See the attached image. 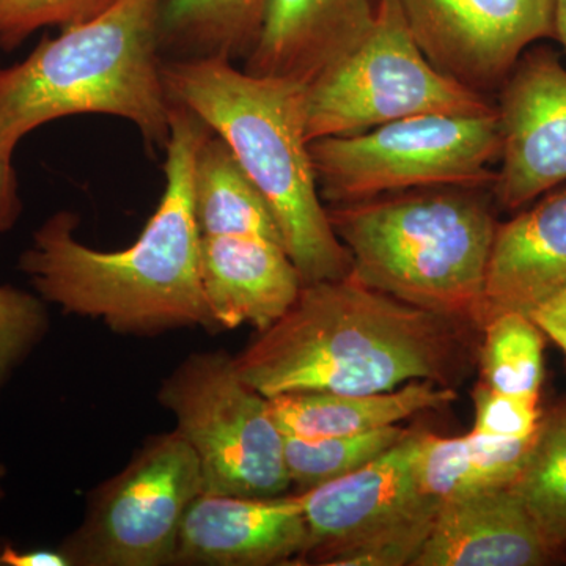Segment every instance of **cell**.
Listing matches in <instances>:
<instances>
[{
	"label": "cell",
	"mask_w": 566,
	"mask_h": 566,
	"mask_svg": "<svg viewBox=\"0 0 566 566\" xmlns=\"http://www.w3.org/2000/svg\"><path fill=\"white\" fill-rule=\"evenodd\" d=\"M474 324L423 311L357 281L304 283L296 303L233 357L266 398L389 392L411 381L455 387L479 349Z\"/></svg>",
	"instance_id": "obj_1"
},
{
	"label": "cell",
	"mask_w": 566,
	"mask_h": 566,
	"mask_svg": "<svg viewBox=\"0 0 566 566\" xmlns=\"http://www.w3.org/2000/svg\"><path fill=\"white\" fill-rule=\"evenodd\" d=\"M210 128L172 103L166 145V188L139 240L122 251H96L77 240L80 216L59 211L21 253V273L36 294L65 314L98 319L112 333L150 337L205 327L216 331L200 279V233L192 174Z\"/></svg>",
	"instance_id": "obj_2"
},
{
	"label": "cell",
	"mask_w": 566,
	"mask_h": 566,
	"mask_svg": "<svg viewBox=\"0 0 566 566\" xmlns=\"http://www.w3.org/2000/svg\"><path fill=\"white\" fill-rule=\"evenodd\" d=\"M161 73L170 103L218 134L262 193L303 282L352 273V255L335 234L316 185L304 84L256 76L222 57L167 59Z\"/></svg>",
	"instance_id": "obj_3"
},
{
	"label": "cell",
	"mask_w": 566,
	"mask_h": 566,
	"mask_svg": "<svg viewBox=\"0 0 566 566\" xmlns=\"http://www.w3.org/2000/svg\"><path fill=\"white\" fill-rule=\"evenodd\" d=\"M163 3L117 0L0 66V148L14 153L40 126L84 114L128 120L148 147L166 148L172 103L161 73Z\"/></svg>",
	"instance_id": "obj_4"
},
{
	"label": "cell",
	"mask_w": 566,
	"mask_h": 566,
	"mask_svg": "<svg viewBox=\"0 0 566 566\" xmlns=\"http://www.w3.org/2000/svg\"><path fill=\"white\" fill-rule=\"evenodd\" d=\"M485 191L416 189L327 207V214L357 281L479 327L499 226Z\"/></svg>",
	"instance_id": "obj_5"
},
{
	"label": "cell",
	"mask_w": 566,
	"mask_h": 566,
	"mask_svg": "<svg viewBox=\"0 0 566 566\" xmlns=\"http://www.w3.org/2000/svg\"><path fill=\"white\" fill-rule=\"evenodd\" d=\"M497 114H424L311 142L324 205L338 207L431 188L491 189Z\"/></svg>",
	"instance_id": "obj_6"
},
{
	"label": "cell",
	"mask_w": 566,
	"mask_h": 566,
	"mask_svg": "<svg viewBox=\"0 0 566 566\" xmlns=\"http://www.w3.org/2000/svg\"><path fill=\"white\" fill-rule=\"evenodd\" d=\"M483 93L428 61L398 0H378L363 39L304 84L308 142L349 136L424 114H486Z\"/></svg>",
	"instance_id": "obj_7"
},
{
	"label": "cell",
	"mask_w": 566,
	"mask_h": 566,
	"mask_svg": "<svg viewBox=\"0 0 566 566\" xmlns=\"http://www.w3.org/2000/svg\"><path fill=\"white\" fill-rule=\"evenodd\" d=\"M202 472L203 493L277 497L289 493L283 436L270 398L238 375L233 356L192 353L159 386Z\"/></svg>",
	"instance_id": "obj_8"
},
{
	"label": "cell",
	"mask_w": 566,
	"mask_h": 566,
	"mask_svg": "<svg viewBox=\"0 0 566 566\" xmlns=\"http://www.w3.org/2000/svg\"><path fill=\"white\" fill-rule=\"evenodd\" d=\"M422 433L335 482L296 494L307 538L297 565L412 566L441 502L420 490Z\"/></svg>",
	"instance_id": "obj_9"
},
{
	"label": "cell",
	"mask_w": 566,
	"mask_h": 566,
	"mask_svg": "<svg viewBox=\"0 0 566 566\" xmlns=\"http://www.w3.org/2000/svg\"><path fill=\"white\" fill-rule=\"evenodd\" d=\"M203 493L202 472L177 431L150 436L117 475L88 495L59 551L70 566L174 565L182 517Z\"/></svg>",
	"instance_id": "obj_10"
},
{
	"label": "cell",
	"mask_w": 566,
	"mask_h": 566,
	"mask_svg": "<svg viewBox=\"0 0 566 566\" xmlns=\"http://www.w3.org/2000/svg\"><path fill=\"white\" fill-rule=\"evenodd\" d=\"M428 61L483 93L504 84L532 44L554 39V0H398Z\"/></svg>",
	"instance_id": "obj_11"
},
{
	"label": "cell",
	"mask_w": 566,
	"mask_h": 566,
	"mask_svg": "<svg viewBox=\"0 0 566 566\" xmlns=\"http://www.w3.org/2000/svg\"><path fill=\"white\" fill-rule=\"evenodd\" d=\"M501 87L491 193L516 211L566 182V69L549 48L527 50Z\"/></svg>",
	"instance_id": "obj_12"
},
{
	"label": "cell",
	"mask_w": 566,
	"mask_h": 566,
	"mask_svg": "<svg viewBox=\"0 0 566 566\" xmlns=\"http://www.w3.org/2000/svg\"><path fill=\"white\" fill-rule=\"evenodd\" d=\"M307 527L297 495L200 494L178 534L174 565H297Z\"/></svg>",
	"instance_id": "obj_13"
},
{
	"label": "cell",
	"mask_w": 566,
	"mask_h": 566,
	"mask_svg": "<svg viewBox=\"0 0 566 566\" xmlns=\"http://www.w3.org/2000/svg\"><path fill=\"white\" fill-rule=\"evenodd\" d=\"M200 279L216 329L255 333L277 323L304 285L286 249L259 237L202 234Z\"/></svg>",
	"instance_id": "obj_14"
},
{
	"label": "cell",
	"mask_w": 566,
	"mask_h": 566,
	"mask_svg": "<svg viewBox=\"0 0 566 566\" xmlns=\"http://www.w3.org/2000/svg\"><path fill=\"white\" fill-rule=\"evenodd\" d=\"M566 292V188L499 223L480 311V331L506 312L528 315Z\"/></svg>",
	"instance_id": "obj_15"
},
{
	"label": "cell",
	"mask_w": 566,
	"mask_h": 566,
	"mask_svg": "<svg viewBox=\"0 0 566 566\" xmlns=\"http://www.w3.org/2000/svg\"><path fill=\"white\" fill-rule=\"evenodd\" d=\"M553 558L512 486L441 502L412 566H539Z\"/></svg>",
	"instance_id": "obj_16"
},
{
	"label": "cell",
	"mask_w": 566,
	"mask_h": 566,
	"mask_svg": "<svg viewBox=\"0 0 566 566\" xmlns=\"http://www.w3.org/2000/svg\"><path fill=\"white\" fill-rule=\"evenodd\" d=\"M378 0H270L259 39L244 59L256 76L307 84L363 39Z\"/></svg>",
	"instance_id": "obj_17"
},
{
	"label": "cell",
	"mask_w": 566,
	"mask_h": 566,
	"mask_svg": "<svg viewBox=\"0 0 566 566\" xmlns=\"http://www.w3.org/2000/svg\"><path fill=\"white\" fill-rule=\"evenodd\" d=\"M453 387L411 381L376 394L294 392L270 398L271 411L285 436L327 438L368 433L392 427L417 412L455 400Z\"/></svg>",
	"instance_id": "obj_18"
},
{
	"label": "cell",
	"mask_w": 566,
	"mask_h": 566,
	"mask_svg": "<svg viewBox=\"0 0 566 566\" xmlns=\"http://www.w3.org/2000/svg\"><path fill=\"white\" fill-rule=\"evenodd\" d=\"M538 433L521 441L491 439L472 431L461 438L422 433L416 463L420 490L446 502L512 486Z\"/></svg>",
	"instance_id": "obj_19"
},
{
	"label": "cell",
	"mask_w": 566,
	"mask_h": 566,
	"mask_svg": "<svg viewBox=\"0 0 566 566\" xmlns=\"http://www.w3.org/2000/svg\"><path fill=\"white\" fill-rule=\"evenodd\" d=\"M192 200L200 233L259 237L283 245L281 230L266 200L241 169L229 145L211 132L193 163Z\"/></svg>",
	"instance_id": "obj_20"
},
{
	"label": "cell",
	"mask_w": 566,
	"mask_h": 566,
	"mask_svg": "<svg viewBox=\"0 0 566 566\" xmlns=\"http://www.w3.org/2000/svg\"><path fill=\"white\" fill-rule=\"evenodd\" d=\"M270 0H164L161 50L169 59H245Z\"/></svg>",
	"instance_id": "obj_21"
},
{
	"label": "cell",
	"mask_w": 566,
	"mask_h": 566,
	"mask_svg": "<svg viewBox=\"0 0 566 566\" xmlns=\"http://www.w3.org/2000/svg\"><path fill=\"white\" fill-rule=\"evenodd\" d=\"M553 554L566 551V416L543 420L534 449L512 485Z\"/></svg>",
	"instance_id": "obj_22"
},
{
	"label": "cell",
	"mask_w": 566,
	"mask_h": 566,
	"mask_svg": "<svg viewBox=\"0 0 566 566\" xmlns=\"http://www.w3.org/2000/svg\"><path fill=\"white\" fill-rule=\"evenodd\" d=\"M479 349L483 382L497 392L538 401L545 378V340L527 315L506 312L482 329Z\"/></svg>",
	"instance_id": "obj_23"
},
{
	"label": "cell",
	"mask_w": 566,
	"mask_h": 566,
	"mask_svg": "<svg viewBox=\"0 0 566 566\" xmlns=\"http://www.w3.org/2000/svg\"><path fill=\"white\" fill-rule=\"evenodd\" d=\"M412 430L392 424L363 434L296 438L285 436L283 455L290 485L297 493L335 482L371 463Z\"/></svg>",
	"instance_id": "obj_24"
},
{
	"label": "cell",
	"mask_w": 566,
	"mask_h": 566,
	"mask_svg": "<svg viewBox=\"0 0 566 566\" xmlns=\"http://www.w3.org/2000/svg\"><path fill=\"white\" fill-rule=\"evenodd\" d=\"M50 314L39 296L0 285V389L46 337Z\"/></svg>",
	"instance_id": "obj_25"
},
{
	"label": "cell",
	"mask_w": 566,
	"mask_h": 566,
	"mask_svg": "<svg viewBox=\"0 0 566 566\" xmlns=\"http://www.w3.org/2000/svg\"><path fill=\"white\" fill-rule=\"evenodd\" d=\"M117 0H0V50L13 51L46 28H70L98 17Z\"/></svg>",
	"instance_id": "obj_26"
},
{
	"label": "cell",
	"mask_w": 566,
	"mask_h": 566,
	"mask_svg": "<svg viewBox=\"0 0 566 566\" xmlns=\"http://www.w3.org/2000/svg\"><path fill=\"white\" fill-rule=\"evenodd\" d=\"M475 420L472 433L504 441L534 438L542 428L538 401L524 400L480 382L474 390Z\"/></svg>",
	"instance_id": "obj_27"
},
{
	"label": "cell",
	"mask_w": 566,
	"mask_h": 566,
	"mask_svg": "<svg viewBox=\"0 0 566 566\" xmlns=\"http://www.w3.org/2000/svg\"><path fill=\"white\" fill-rule=\"evenodd\" d=\"M13 155L0 148V233L10 232L22 212Z\"/></svg>",
	"instance_id": "obj_28"
},
{
	"label": "cell",
	"mask_w": 566,
	"mask_h": 566,
	"mask_svg": "<svg viewBox=\"0 0 566 566\" xmlns=\"http://www.w3.org/2000/svg\"><path fill=\"white\" fill-rule=\"evenodd\" d=\"M527 316L566 354V292L538 305Z\"/></svg>",
	"instance_id": "obj_29"
},
{
	"label": "cell",
	"mask_w": 566,
	"mask_h": 566,
	"mask_svg": "<svg viewBox=\"0 0 566 566\" xmlns=\"http://www.w3.org/2000/svg\"><path fill=\"white\" fill-rule=\"evenodd\" d=\"M0 566H70L59 547L55 549H25L2 546Z\"/></svg>",
	"instance_id": "obj_30"
},
{
	"label": "cell",
	"mask_w": 566,
	"mask_h": 566,
	"mask_svg": "<svg viewBox=\"0 0 566 566\" xmlns=\"http://www.w3.org/2000/svg\"><path fill=\"white\" fill-rule=\"evenodd\" d=\"M554 39L566 51V0H554Z\"/></svg>",
	"instance_id": "obj_31"
},
{
	"label": "cell",
	"mask_w": 566,
	"mask_h": 566,
	"mask_svg": "<svg viewBox=\"0 0 566 566\" xmlns=\"http://www.w3.org/2000/svg\"><path fill=\"white\" fill-rule=\"evenodd\" d=\"M7 475V468L2 463H0V502L6 497V490H3V479Z\"/></svg>",
	"instance_id": "obj_32"
}]
</instances>
